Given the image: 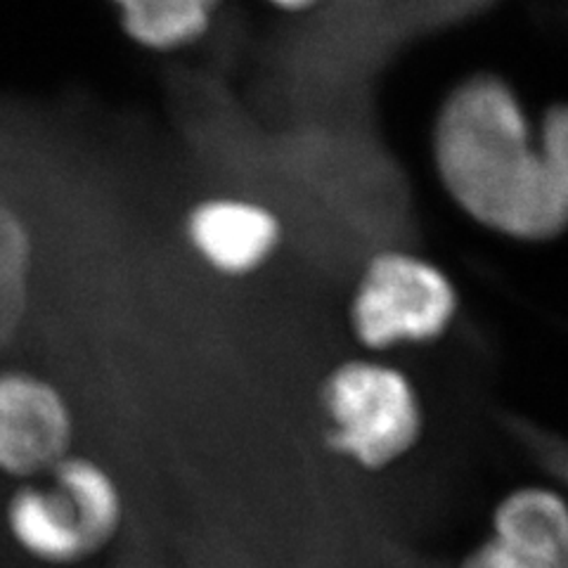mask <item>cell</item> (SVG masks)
<instances>
[{
    "instance_id": "cell-2",
    "label": "cell",
    "mask_w": 568,
    "mask_h": 568,
    "mask_svg": "<svg viewBox=\"0 0 568 568\" xmlns=\"http://www.w3.org/2000/svg\"><path fill=\"white\" fill-rule=\"evenodd\" d=\"M327 448L363 474H384L410 457L426 434L415 377L379 355L334 365L320 390Z\"/></svg>"
},
{
    "instance_id": "cell-4",
    "label": "cell",
    "mask_w": 568,
    "mask_h": 568,
    "mask_svg": "<svg viewBox=\"0 0 568 568\" xmlns=\"http://www.w3.org/2000/svg\"><path fill=\"white\" fill-rule=\"evenodd\" d=\"M69 434V413L55 388L27 375H0V469L31 474L52 467Z\"/></svg>"
},
{
    "instance_id": "cell-12",
    "label": "cell",
    "mask_w": 568,
    "mask_h": 568,
    "mask_svg": "<svg viewBox=\"0 0 568 568\" xmlns=\"http://www.w3.org/2000/svg\"><path fill=\"white\" fill-rule=\"evenodd\" d=\"M271 3L277 6L280 10L301 12V10H308V8H315L320 3H325V0H271Z\"/></svg>"
},
{
    "instance_id": "cell-5",
    "label": "cell",
    "mask_w": 568,
    "mask_h": 568,
    "mask_svg": "<svg viewBox=\"0 0 568 568\" xmlns=\"http://www.w3.org/2000/svg\"><path fill=\"white\" fill-rule=\"evenodd\" d=\"M488 536L538 568H568V490L521 481L495 497Z\"/></svg>"
},
{
    "instance_id": "cell-9",
    "label": "cell",
    "mask_w": 568,
    "mask_h": 568,
    "mask_svg": "<svg viewBox=\"0 0 568 568\" xmlns=\"http://www.w3.org/2000/svg\"><path fill=\"white\" fill-rule=\"evenodd\" d=\"M55 490L74 517L88 552L112 536L119 519L114 486L98 467L81 459L62 462L55 471Z\"/></svg>"
},
{
    "instance_id": "cell-3",
    "label": "cell",
    "mask_w": 568,
    "mask_h": 568,
    "mask_svg": "<svg viewBox=\"0 0 568 568\" xmlns=\"http://www.w3.org/2000/svg\"><path fill=\"white\" fill-rule=\"evenodd\" d=\"M462 296L453 275L410 248L372 254L348 301V327L367 355L434 346L453 332Z\"/></svg>"
},
{
    "instance_id": "cell-6",
    "label": "cell",
    "mask_w": 568,
    "mask_h": 568,
    "mask_svg": "<svg viewBox=\"0 0 568 568\" xmlns=\"http://www.w3.org/2000/svg\"><path fill=\"white\" fill-rule=\"evenodd\" d=\"M190 237L213 268L246 275L277 252L282 225L275 213L261 204L213 200L192 213Z\"/></svg>"
},
{
    "instance_id": "cell-11",
    "label": "cell",
    "mask_w": 568,
    "mask_h": 568,
    "mask_svg": "<svg viewBox=\"0 0 568 568\" xmlns=\"http://www.w3.org/2000/svg\"><path fill=\"white\" fill-rule=\"evenodd\" d=\"M455 568H538V566H532L530 561L519 557L514 549H509L500 540L484 536L459 557Z\"/></svg>"
},
{
    "instance_id": "cell-7",
    "label": "cell",
    "mask_w": 568,
    "mask_h": 568,
    "mask_svg": "<svg viewBox=\"0 0 568 568\" xmlns=\"http://www.w3.org/2000/svg\"><path fill=\"white\" fill-rule=\"evenodd\" d=\"M123 29L152 50L181 48L206 31L221 0H112Z\"/></svg>"
},
{
    "instance_id": "cell-8",
    "label": "cell",
    "mask_w": 568,
    "mask_h": 568,
    "mask_svg": "<svg viewBox=\"0 0 568 568\" xmlns=\"http://www.w3.org/2000/svg\"><path fill=\"white\" fill-rule=\"evenodd\" d=\"M14 536L50 561H67L88 552L81 530L55 490H24L10 511Z\"/></svg>"
},
{
    "instance_id": "cell-1",
    "label": "cell",
    "mask_w": 568,
    "mask_h": 568,
    "mask_svg": "<svg viewBox=\"0 0 568 568\" xmlns=\"http://www.w3.org/2000/svg\"><path fill=\"white\" fill-rule=\"evenodd\" d=\"M432 156L440 190L474 225L519 244L568 233V100L536 119L509 79L478 71L438 104Z\"/></svg>"
},
{
    "instance_id": "cell-10",
    "label": "cell",
    "mask_w": 568,
    "mask_h": 568,
    "mask_svg": "<svg viewBox=\"0 0 568 568\" xmlns=\"http://www.w3.org/2000/svg\"><path fill=\"white\" fill-rule=\"evenodd\" d=\"M29 237L22 221L0 206V346L20 325L27 304Z\"/></svg>"
}]
</instances>
